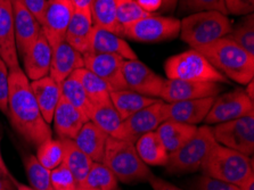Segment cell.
Returning <instances> with one entry per match:
<instances>
[{
	"mask_svg": "<svg viewBox=\"0 0 254 190\" xmlns=\"http://www.w3.org/2000/svg\"><path fill=\"white\" fill-rule=\"evenodd\" d=\"M72 2L75 8L84 9V8H89L91 0H72Z\"/></svg>",
	"mask_w": 254,
	"mask_h": 190,
	"instance_id": "681fc988",
	"label": "cell"
},
{
	"mask_svg": "<svg viewBox=\"0 0 254 190\" xmlns=\"http://www.w3.org/2000/svg\"><path fill=\"white\" fill-rule=\"evenodd\" d=\"M20 1L26 9L34 15V17L38 19V22L41 25L47 0H20Z\"/></svg>",
	"mask_w": 254,
	"mask_h": 190,
	"instance_id": "ee69618b",
	"label": "cell"
},
{
	"mask_svg": "<svg viewBox=\"0 0 254 190\" xmlns=\"http://www.w3.org/2000/svg\"><path fill=\"white\" fill-rule=\"evenodd\" d=\"M59 139L62 141L64 149L63 163L70 170V172L73 174L76 181V185L79 186L83 181L84 178H86L87 173L89 172L94 162L75 145V142L72 139Z\"/></svg>",
	"mask_w": 254,
	"mask_h": 190,
	"instance_id": "f1b7e54d",
	"label": "cell"
},
{
	"mask_svg": "<svg viewBox=\"0 0 254 190\" xmlns=\"http://www.w3.org/2000/svg\"><path fill=\"white\" fill-rule=\"evenodd\" d=\"M9 91V68L0 57V112L7 115V100Z\"/></svg>",
	"mask_w": 254,
	"mask_h": 190,
	"instance_id": "60d3db41",
	"label": "cell"
},
{
	"mask_svg": "<svg viewBox=\"0 0 254 190\" xmlns=\"http://www.w3.org/2000/svg\"><path fill=\"white\" fill-rule=\"evenodd\" d=\"M103 164L123 184L148 182L154 176L148 165L138 156L134 143L123 139L109 137L104 150Z\"/></svg>",
	"mask_w": 254,
	"mask_h": 190,
	"instance_id": "3957f363",
	"label": "cell"
},
{
	"mask_svg": "<svg viewBox=\"0 0 254 190\" xmlns=\"http://www.w3.org/2000/svg\"><path fill=\"white\" fill-rule=\"evenodd\" d=\"M84 67L83 55L63 40L52 47V63L49 76L62 83L76 69Z\"/></svg>",
	"mask_w": 254,
	"mask_h": 190,
	"instance_id": "d6986e66",
	"label": "cell"
},
{
	"mask_svg": "<svg viewBox=\"0 0 254 190\" xmlns=\"http://www.w3.org/2000/svg\"><path fill=\"white\" fill-rule=\"evenodd\" d=\"M134 147L138 156L146 165L165 166L167 164L169 154L155 131L141 135L134 142Z\"/></svg>",
	"mask_w": 254,
	"mask_h": 190,
	"instance_id": "83f0119b",
	"label": "cell"
},
{
	"mask_svg": "<svg viewBox=\"0 0 254 190\" xmlns=\"http://www.w3.org/2000/svg\"><path fill=\"white\" fill-rule=\"evenodd\" d=\"M222 90L224 87H221L220 83L165 79L160 99L165 103L201 99L206 97H217Z\"/></svg>",
	"mask_w": 254,
	"mask_h": 190,
	"instance_id": "5bb4252c",
	"label": "cell"
},
{
	"mask_svg": "<svg viewBox=\"0 0 254 190\" xmlns=\"http://www.w3.org/2000/svg\"><path fill=\"white\" fill-rule=\"evenodd\" d=\"M180 8L190 13L215 10L227 15L224 0H180Z\"/></svg>",
	"mask_w": 254,
	"mask_h": 190,
	"instance_id": "f35d334b",
	"label": "cell"
},
{
	"mask_svg": "<svg viewBox=\"0 0 254 190\" xmlns=\"http://www.w3.org/2000/svg\"><path fill=\"white\" fill-rule=\"evenodd\" d=\"M136 1L142 9L152 14L162 7V0H136Z\"/></svg>",
	"mask_w": 254,
	"mask_h": 190,
	"instance_id": "bcb514c9",
	"label": "cell"
},
{
	"mask_svg": "<svg viewBox=\"0 0 254 190\" xmlns=\"http://www.w3.org/2000/svg\"><path fill=\"white\" fill-rule=\"evenodd\" d=\"M80 81L86 94L89 98L92 106H102L110 105L111 102V88L105 81L90 72L86 67L79 68L72 73Z\"/></svg>",
	"mask_w": 254,
	"mask_h": 190,
	"instance_id": "4316f807",
	"label": "cell"
},
{
	"mask_svg": "<svg viewBox=\"0 0 254 190\" xmlns=\"http://www.w3.org/2000/svg\"><path fill=\"white\" fill-rule=\"evenodd\" d=\"M212 132L218 143L252 156L254 153V112L233 121L215 124Z\"/></svg>",
	"mask_w": 254,
	"mask_h": 190,
	"instance_id": "ba28073f",
	"label": "cell"
},
{
	"mask_svg": "<svg viewBox=\"0 0 254 190\" xmlns=\"http://www.w3.org/2000/svg\"><path fill=\"white\" fill-rule=\"evenodd\" d=\"M117 3V21L122 30L141 18L153 15L141 8L136 0H115Z\"/></svg>",
	"mask_w": 254,
	"mask_h": 190,
	"instance_id": "74e56055",
	"label": "cell"
},
{
	"mask_svg": "<svg viewBox=\"0 0 254 190\" xmlns=\"http://www.w3.org/2000/svg\"><path fill=\"white\" fill-rule=\"evenodd\" d=\"M228 80L246 86L254 77V55L228 37L196 48Z\"/></svg>",
	"mask_w": 254,
	"mask_h": 190,
	"instance_id": "7a4b0ae2",
	"label": "cell"
},
{
	"mask_svg": "<svg viewBox=\"0 0 254 190\" xmlns=\"http://www.w3.org/2000/svg\"><path fill=\"white\" fill-rule=\"evenodd\" d=\"M254 112L253 102L246 95L244 89L237 88L225 95L215 97L211 110L207 113L205 122L207 126L219 124L243 118Z\"/></svg>",
	"mask_w": 254,
	"mask_h": 190,
	"instance_id": "30bf717a",
	"label": "cell"
},
{
	"mask_svg": "<svg viewBox=\"0 0 254 190\" xmlns=\"http://www.w3.org/2000/svg\"><path fill=\"white\" fill-rule=\"evenodd\" d=\"M34 99L40 108L42 118L48 124L53 122L54 112L62 98L61 84L49 75L30 82Z\"/></svg>",
	"mask_w": 254,
	"mask_h": 190,
	"instance_id": "603a6c76",
	"label": "cell"
},
{
	"mask_svg": "<svg viewBox=\"0 0 254 190\" xmlns=\"http://www.w3.org/2000/svg\"><path fill=\"white\" fill-rule=\"evenodd\" d=\"M215 97L206 98L183 100V102L163 104L165 120L176 121L190 126H197L204 122L207 113L212 107Z\"/></svg>",
	"mask_w": 254,
	"mask_h": 190,
	"instance_id": "2e32d148",
	"label": "cell"
},
{
	"mask_svg": "<svg viewBox=\"0 0 254 190\" xmlns=\"http://www.w3.org/2000/svg\"><path fill=\"white\" fill-rule=\"evenodd\" d=\"M64 149L59 138L49 139L37 147V161L46 170L52 171L63 163Z\"/></svg>",
	"mask_w": 254,
	"mask_h": 190,
	"instance_id": "d590c367",
	"label": "cell"
},
{
	"mask_svg": "<svg viewBox=\"0 0 254 190\" xmlns=\"http://www.w3.org/2000/svg\"><path fill=\"white\" fill-rule=\"evenodd\" d=\"M88 53L113 54L123 60H138L136 53L121 36L97 25H94L92 29Z\"/></svg>",
	"mask_w": 254,
	"mask_h": 190,
	"instance_id": "44dd1931",
	"label": "cell"
},
{
	"mask_svg": "<svg viewBox=\"0 0 254 190\" xmlns=\"http://www.w3.org/2000/svg\"><path fill=\"white\" fill-rule=\"evenodd\" d=\"M84 67L109 84L111 90L128 89L123 76L122 57L113 54H83Z\"/></svg>",
	"mask_w": 254,
	"mask_h": 190,
	"instance_id": "9a60e30c",
	"label": "cell"
},
{
	"mask_svg": "<svg viewBox=\"0 0 254 190\" xmlns=\"http://www.w3.org/2000/svg\"><path fill=\"white\" fill-rule=\"evenodd\" d=\"M227 37L251 55H254V15H245L235 28L233 26Z\"/></svg>",
	"mask_w": 254,
	"mask_h": 190,
	"instance_id": "8d00e7d4",
	"label": "cell"
},
{
	"mask_svg": "<svg viewBox=\"0 0 254 190\" xmlns=\"http://www.w3.org/2000/svg\"><path fill=\"white\" fill-rule=\"evenodd\" d=\"M89 121L104 131L107 135L113 138H121L123 120L112 104L92 106L89 114Z\"/></svg>",
	"mask_w": 254,
	"mask_h": 190,
	"instance_id": "4dcf8cb0",
	"label": "cell"
},
{
	"mask_svg": "<svg viewBox=\"0 0 254 190\" xmlns=\"http://www.w3.org/2000/svg\"><path fill=\"white\" fill-rule=\"evenodd\" d=\"M113 190H121V189H120V188H119V187H118V188H115V189H113Z\"/></svg>",
	"mask_w": 254,
	"mask_h": 190,
	"instance_id": "11a10c76",
	"label": "cell"
},
{
	"mask_svg": "<svg viewBox=\"0 0 254 190\" xmlns=\"http://www.w3.org/2000/svg\"><path fill=\"white\" fill-rule=\"evenodd\" d=\"M0 170H1V171H3V172H6V173H10L8 168H7L5 161H3V158H2L1 147H0Z\"/></svg>",
	"mask_w": 254,
	"mask_h": 190,
	"instance_id": "db71d44e",
	"label": "cell"
},
{
	"mask_svg": "<svg viewBox=\"0 0 254 190\" xmlns=\"http://www.w3.org/2000/svg\"><path fill=\"white\" fill-rule=\"evenodd\" d=\"M197 126L165 120L155 130L168 154L178 150L195 134Z\"/></svg>",
	"mask_w": 254,
	"mask_h": 190,
	"instance_id": "484cf974",
	"label": "cell"
},
{
	"mask_svg": "<svg viewBox=\"0 0 254 190\" xmlns=\"http://www.w3.org/2000/svg\"><path fill=\"white\" fill-rule=\"evenodd\" d=\"M195 190H240V188L232 184L202 176L196 180Z\"/></svg>",
	"mask_w": 254,
	"mask_h": 190,
	"instance_id": "7bdbcfd3",
	"label": "cell"
},
{
	"mask_svg": "<svg viewBox=\"0 0 254 190\" xmlns=\"http://www.w3.org/2000/svg\"><path fill=\"white\" fill-rule=\"evenodd\" d=\"M164 71L167 79L194 82H229V80L213 67L201 53L193 48L168 58L164 64Z\"/></svg>",
	"mask_w": 254,
	"mask_h": 190,
	"instance_id": "8992f818",
	"label": "cell"
},
{
	"mask_svg": "<svg viewBox=\"0 0 254 190\" xmlns=\"http://www.w3.org/2000/svg\"><path fill=\"white\" fill-rule=\"evenodd\" d=\"M109 137L110 135H107L97 126L88 121L83 124L73 141L92 162L102 163L106 140Z\"/></svg>",
	"mask_w": 254,
	"mask_h": 190,
	"instance_id": "d4e9b609",
	"label": "cell"
},
{
	"mask_svg": "<svg viewBox=\"0 0 254 190\" xmlns=\"http://www.w3.org/2000/svg\"><path fill=\"white\" fill-rule=\"evenodd\" d=\"M111 102L122 120H126L136 112L149 106L157 99L137 94L129 89L111 91Z\"/></svg>",
	"mask_w": 254,
	"mask_h": 190,
	"instance_id": "f546056e",
	"label": "cell"
},
{
	"mask_svg": "<svg viewBox=\"0 0 254 190\" xmlns=\"http://www.w3.org/2000/svg\"><path fill=\"white\" fill-rule=\"evenodd\" d=\"M7 115L11 127L30 145L38 147L53 138L51 127L34 99L30 80L21 67L9 71Z\"/></svg>",
	"mask_w": 254,
	"mask_h": 190,
	"instance_id": "6da1fadb",
	"label": "cell"
},
{
	"mask_svg": "<svg viewBox=\"0 0 254 190\" xmlns=\"http://www.w3.org/2000/svg\"><path fill=\"white\" fill-rule=\"evenodd\" d=\"M240 190H254V173L250 174L246 179L238 186Z\"/></svg>",
	"mask_w": 254,
	"mask_h": 190,
	"instance_id": "c3c4849f",
	"label": "cell"
},
{
	"mask_svg": "<svg viewBox=\"0 0 254 190\" xmlns=\"http://www.w3.org/2000/svg\"><path fill=\"white\" fill-rule=\"evenodd\" d=\"M24 168L29 184L34 190H55L51 181V171L41 166L34 155L29 154L24 157Z\"/></svg>",
	"mask_w": 254,
	"mask_h": 190,
	"instance_id": "e575fe53",
	"label": "cell"
},
{
	"mask_svg": "<svg viewBox=\"0 0 254 190\" xmlns=\"http://www.w3.org/2000/svg\"><path fill=\"white\" fill-rule=\"evenodd\" d=\"M62 97L66 99L68 103L73 105L89 119V114L92 110V104L84 91L82 84L76 77L71 74L61 83Z\"/></svg>",
	"mask_w": 254,
	"mask_h": 190,
	"instance_id": "836d02e7",
	"label": "cell"
},
{
	"mask_svg": "<svg viewBox=\"0 0 254 190\" xmlns=\"http://www.w3.org/2000/svg\"><path fill=\"white\" fill-rule=\"evenodd\" d=\"M227 14L245 16L253 14L254 0H224Z\"/></svg>",
	"mask_w": 254,
	"mask_h": 190,
	"instance_id": "b9f144b4",
	"label": "cell"
},
{
	"mask_svg": "<svg viewBox=\"0 0 254 190\" xmlns=\"http://www.w3.org/2000/svg\"><path fill=\"white\" fill-rule=\"evenodd\" d=\"M51 181L55 190H78V185L64 163L51 171Z\"/></svg>",
	"mask_w": 254,
	"mask_h": 190,
	"instance_id": "ab89813d",
	"label": "cell"
},
{
	"mask_svg": "<svg viewBox=\"0 0 254 190\" xmlns=\"http://www.w3.org/2000/svg\"><path fill=\"white\" fill-rule=\"evenodd\" d=\"M203 176L240 186L250 174L254 173L250 156L215 142L201 166Z\"/></svg>",
	"mask_w": 254,
	"mask_h": 190,
	"instance_id": "277c9868",
	"label": "cell"
},
{
	"mask_svg": "<svg viewBox=\"0 0 254 190\" xmlns=\"http://www.w3.org/2000/svg\"><path fill=\"white\" fill-rule=\"evenodd\" d=\"M23 60V72L29 80L34 81L49 75L52 63V47L47 39L41 33L28 49Z\"/></svg>",
	"mask_w": 254,
	"mask_h": 190,
	"instance_id": "ffe728a7",
	"label": "cell"
},
{
	"mask_svg": "<svg viewBox=\"0 0 254 190\" xmlns=\"http://www.w3.org/2000/svg\"><path fill=\"white\" fill-rule=\"evenodd\" d=\"M0 57L9 71L21 67L15 42L11 0H0Z\"/></svg>",
	"mask_w": 254,
	"mask_h": 190,
	"instance_id": "ac0fdd59",
	"label": "cell"
},
{
	"mask_svg": "<svg viewBox=\"0 0 254 190\" xmlns=\"http://www.w3.org/2000/svg\"><path fill=\"white\" fill-rule=\"evenodd\" d=\"M233 29V22L227 15L215 10L197 11L180 21V37L196 49L225 38Z\"/></svg>",
	"mask_w": 254,
	"mask_h": 190,
	"instance_id": "5b68a950",
	"label": "cell"
},
{
	"mask_svg": "<svg viewBox=\"0 0 254 190\" xmlns=\"http://www.w3.org/2000/svg\"><path fill=\"white\" fill-rule=\"evenodd\" d=\"M148 184L151 185L153 190H183L177 187V186L172 185L171 182L162 179V178H159L156 176H153L151 179L148 180Z\"/></svg>",
	"mask_w": 254,
	"mask_h": 190,
	"instance_id": "f6af8a7d",
	"label": "cell"
},
{
	"mask_svg": "<svg viewBox=\"0 0 254 190\" xmlns=\"http://www.w3.org/2000/svg\"><path fill=\"white\" fill-rule=\"evenodd\" d=\"M92 29L94 22L89 8H75L68 23L65 41L83 55L89 50Z\"/></svg>",
	"mask_w": 254,
	"mask_h": 190,
	"instance_id": "cb8c5ba5",
	"label": "cell"
},
{
	"mask_svg": "<svg viewBox=\"0 0 254 190\" xmlns=\"http://www.w3.org/2000/svg\"><path fill=\"white\" fill-rule=\"evenodd\" d=\"M163 104V100L157 99L155 103L123 120L120 139L134 143L141 135L155 131L165 121Z\"/></svg>",
	"mask_w": 254,
	"mask_h": 190,
	"instance_id": "4fadbf2b",
	"label": "cell"
},
{
	"mask_svg": "<svg viewBox=\"0 0 254 190\" xmlns=\"http://www.w3.org/2000/svg\"><path fill=\"white\" fill-rule=\"evenodd\" d=\"M89 10L94 25L101 26L122 37V28L117 21L115 0H91Z\"/></svg>",
	"mask_w": 254,
	"mask_h": 190,
	"instance_id": "1f68e13d",
	"label": "cell"
},
{
	"mask_svg": "<svg viewBox=\"0 0 254 190\" xmlns=\"http://www.w3.org/2000/svg\"><path fill=\"white\" fill-rule=\"evenodd\" d=\"M75 7L72 0H47L41 31L51 47L65 40V34Z\"/></svg>",
	"mask_w": 254,
	"mask_h": 190,
	"instance_id": "7c38bea8",
	"label": "cell"
},
{
	"mask_svg": "<svg viewBox=\"0 0 254 190\" xmlns=\"http://www.w3.org/2000/svg\"><path fill=\"white\" fill-rule=\"evenodd\" d=\"M0 190H16L11 173H6L0 170Z\"/></svg>",
	"mask_w": 254,
	"mask_h": 190,
	"instance_id": "7dc6e473",
	"label": "cell"
},
{
	"mask_svg": "<svg viewBox=\"0 0 254 190\" xmlns=\"http://www.w3.org/2000/svg\"><path fill=\"white\" fill-rule=\"evenodd\" d=\"M89 121L88 116L81 111L62 97L55 112H54L53 122L54 130L59 138L74 139L75 135L81 130L83 124Z\"/></svg>",
	"mask_w": 254,
	"mask_h": 190,
	"instance_id": "7402d4cb",
	"label": "cell"
},
{
	"mask_svg": "<svg viewBox=\"0 0 254 190\" xmlns=\"http://www.w3.org/2000/svg\"><path fill=\"white\" fill-rule=\"evenodd\" d=\"M13 181H14V185H15V188H16V190H34L32 187H31V186L29 187V186L22 184V182H18L14 177H13Z\"/></svg>",
	"mask_w": 254,
	"mask_h": 190,
	"instance_id": "f5cc1de1",
	"label": "cell"
},
{
	"mask_svg": "<svg viewBox=\"0 0 254 190\" xmlns=\"http://www.w3.org/2000/svg\"><path fill=\"white\" fill-rule=\"evenodd\" d=\"M14 16V33L17 53L21 57L28 52L42 33L41 25L34 15L22 5L20 0H11Z\"/></svg>",
	"mask_w": 254,
	"mask_h": 190,
	"instance_id": "e0dca14e",
	"label": "cell"
},
{
	"mask_svg": "<svg viewBox=\"0 0 254 190\" xmlns=\"http://www.w3.org/2000/svg\"><path fill=\"white\" fill-rule=\"evenodd\" d=\"M122 71L129 90L149 98L160 99L165 77L156 74L139 60H126Z\"/></svg>",
	"mask_w": 254,
	"mask_h": 190,
	"instance_id": "8fae6325",
	"label": "cell"
},
{
	"mask_svg": "<svg viewBox=\"0 0 254 190\" xmlns=\"http://www.w3.org/2000/svg\"><path fill=\"white\" fill-rule=\"evenodd\" d=\"M246 95L249 96V98L252 100L253 102V98H254V88H253V80L251 81V82H249L248 84H246V89H244Z\"/></svg>",
	"mask_w": 254,
	"mask_h": 190,
	"instance_id": "816d5d0a",
	"label": "cell"
},
{
	"mask_svg": "<svg viewBox=\"0 0 254 190\" xmlns=\"http://www.w3.org/2000/svg\"><path fill=\"white\" fill-rule=\"evenodd\" d=\"M177 2H178V0H162V7L161 8H163L164 10H172L176 7Z\"/></svg>",
	"mask_w": 254,
	"mask_h": 190,
	"instance_id": "f907efd6",
	"label": "cell"
},
{
	"mask_svg": "<svg viewBox=\"0 0 254 190\" xmlns=\"http://www.w3.org/2000/svg\"><path fill=\"white\" fill-rule=\"evenodd\" d=\"M180 21L169 16H151L141 18L122 30V37L138 42H161L179 36Z\"/></svg>",
	"mask_w": 254,
	"mask_h": 190,
	"instance_id": "9c48e42d",
	"label": "cell"
},
{
	"mask_svg": "<svg viewBox=\"0 0 254 190\" xmlns=\"http://www.w3.org/2000/svg\"><path fill=\"white\" fill-rule=\"evenodd\" d=\"M118 179L103 163H92L89 172L78 186V190H113L118 188Z\"/></svg>",
	"mask_w": 254,
	"mask_h": 190,
	"instance_id": "d6a6232c",
	"label": "cell"
},
{
	"mask_svg": "<svg viewBox=\"0 0 254 190\" xmlns=\"http://www.w3.org/2000/svg\"><path fill=\"white\" fill-rule=\"evenodd\" d=\"M215 142L212 127L207 124L197 127L195 134L184 146L169 154L165 164L167 171L173 174L198 171Z\"/></svg>",
	"mask_w": 254,
	"mask_h": 190,
	"instance_id": "52a82bcc",
	"label": "cell"
}]
</instances>
